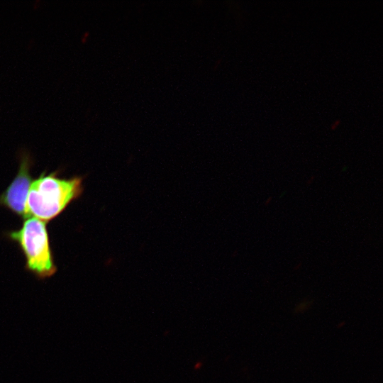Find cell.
<instances>
[{
	"label": "cell",
	"mask_w": 383,
	"mask_h": 383,
	"mask_svg": "<svg viewBox=\"0 0 383 383\" xmlns=\"http://www.w3.org/2000/svg\"><path fill=\"white\" fill-rule=\"evenodd\" d=\"M84 177L62 178L59 171L46 174L43 172L33 180L27 198L29 217L49 222L60 215L67 206L83 193Z\"/></svg>",
	"instance_id": "obj_1"
},
{
	"label": "cell",
	"mask_w": 383,
	"mask_h": 383,
	"mask_svg": "<svg viewBox=\"0 0 383 383\" xmlns=\"http://www.w3.org/2000/svg\"><path fill=\"white\" fill-rule=\"evenodd\" d=\"M7 236L16 243L25 260L26 269L38 279L52 276L57 271L50 248L46 222L34 217L25 219L20 229L7 233Z\"/></svg>",
	"instance_id": "obj_2"
},
{
	"label": "cell",
	"mask_w": 383,
	"mask_h": 383,
	"mask_svg": "<svg viewBox=\"0 0 383 383\" xmlns=\"http://www.w3.org/2000/svg\"><path fill=\"white\" fill-rule=\"evenodd\" d=\"M18 171L6 190L0 194V205L24 219L29 217L27 211V198L33 182L30 168L33 159L24 148L18 152Z\"/></svg>",
	"instance_id": "obj_3"
},
{
	"label": "cell",
	"mask_w": 383,
	"mask_h": 383,
	"mask_svg": "<svg viewBox=\"0 0 383 383\" xmlns=\"http://www.w3.org/2000/svg\"><path fill=\"white\" fill-rule=\"evenodd\" d=\"M199 365H201V362L196 363V365L194 366V369L197 370L199 367Z\"/></svg>",
	"instance_id": "obj_4"
}]
</instances>
